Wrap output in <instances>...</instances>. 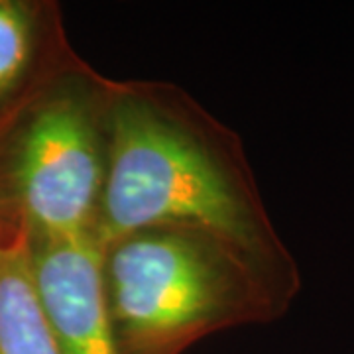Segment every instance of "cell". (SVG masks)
<instances>
[{
  "instance_id": "obj_4",
  "label": "cell",
  "mask_w": 354,
  "mask_h": 354,
  "mask_svg": "<svg viewBox=\"0 0 354 354\" xmlns=\"http://www.w3.org/2000/svg\"><path fill=\"white\" fill-rule=\"evenodd\" d=\"M39 301L64 354H120L93 236L30 241Z\"/></svg>"
},
{
  "instance_id": "obj_1",
  "label": "cell",
  "mask_w": 354,
  "mask_h": 354,
  "mask_svg": "<svg viewBox=\"0 0 354 354\" xmlns=\"http://www.w3.org/2000/svg\"><path fill=\"white\" fill-rule=\"evenodd\" d=\"M152 227L199 228L274 268L299 270L270 218L241 136L174 83L114 79L93 239L102 248Z\"/></svg>"
},
{
  "instance_id": "obj_2",
  "label": "cell",
  "mask_w": 354,
  "mask_h": 354,
  "mask_svg": "<svg viewBox=\"0 0 354 354\" xmlns=\"http://www.w3.org/2000/svg\"><path fill=\"white\" fill-rule=\"evenodd\" d=\"M101 270L120 354H183L218 330L274 323L301 291L299 270L187 227L142 228L109 242Z\"/></svg>"
},
{
  "instance_id": "obj_6",
  "label": "cell",
  "mask_w": 354,
  "mask_h": 354,
  "mask_svg": "<svg viewBox=\"0 0 354 354\" xmlns=\"http://www.w3.org/2000/svg\"><path fill=\"white\" fill-rule=\"evenodd\" d=\"M0 354H64L39 301L26 236L0 239Z\"/></svg>"
},
{
  "instance_id": "obj_3",
  "label": "cell",
  "mask_w": 354,
  "mask_h": 354,
  "mask_svg": "<svg viewBox=\"0 0 354 354\" xmlns=\"http://www.w3.org/2000/svg\"><path fill=\"white\" fill-rule=\"evenodd\" d=\"M113 88L79 55L0 124V239L93 236Z\"/></svg>"
},
{
  "instance_id": "obj_5",
  "label": "cell",
  "mask_w": 354,
  "mask_h": 354,
  "mask_svg": "<svg viewBox=\"0 0 354 354\" xmlns=\"http://www.w3.org/2000/svg\"><path fill=\"white\" fill-rule=\"evenodd\" d=\"M79 57L53 0H0V124Z\"/></svg>"
}]
</instances>
